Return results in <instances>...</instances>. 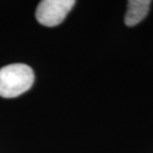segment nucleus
Wrapping results in <instances>:
<instances>
[{
  "label": "nucleus",
  "instance_id": "1",
  "mask_svg": "<svg viewBox=\"0 0 153 153\" xmlns=\"http://www.w3.org/2000/svg\"><path fill=\"white\" fill-rule=\"evenodd\" d=\"M34 72L25 64H12L0 69V97L13 99L26 93L34 82Z\"/></svg>",
  "mask_w": 153,
  "mask_h": 153
},
{
  "label": "nucleus",
  "instance_id": "3",
  "mask_svg": "<svg viewBox=\"0 0 153 153\" xmlns=\"http://www.w3.org/2000/svg\"><path fill=\"white\" fill-rule=\"evenodd\" d=\"M150 0H129L124 16V23L128 27L135 26L144 19L150 9Z\"/></svg>",
  "mask_w": 153,
  "mask_h": 153
},
{
  "label": "nucleus",
  "instance_id": "2",
  "mask_svg": "<svg viewBox=\"0 0 153 153\" xmlns=\"http://www.w3.org/2000/svg\"><path fill=\"white\" fill-rule=\"evenodd\" d=\"M75 4L74 0H43L36 9V18L42 25L55 27L65 20Z\"/></svg>",
  "mask_w": 153,
  "mask_h": 153
}]
</instances>
